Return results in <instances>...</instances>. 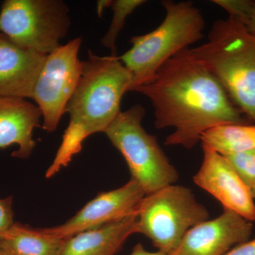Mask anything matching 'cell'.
I'll return each mask as SVG.
<instances>
[{
    "label": "cell",
    "mask_w": 255,
    "mask_h": 255,
    "mask_svg": "<svg viewBox=\"0 0 255 255\" xmlns=\"http://www.w3.org/2000/svg\"><path fill=\"white\" fill-rule=\"evenodd\" d=\"M130 255H168L165 254V253H162L160 251L155 252V253H152V252H148L145 251L143 246L141 243H138L136 246L134 247L131 254Z\"/></svg>",
    "instance_id": "22"
},
{
    "label": "cell",
    "mask_w": 255,
    "mask_h": 255,
    "mask_svg": "<svg viewBox=\"0 0 255 255\" xmlns=\"http://www.w3.org/2000/svg\"><path fill=\"white\" fill-rule=\"evenodd\" d=\"M112 0H102L97 1V13L99 16H101L106 8L110 7L112 5Z\"/></svg>",
    "instance_id": "23"
},
{
    "label": "cell",
    "mask_w": 255,
    "mask_h": 255,
    "mask_svg": "<svg viewBox=\"0 0 255 255\" xmlns=\"http://www.w3.org/2000/svg\"><path fill=\"white\" fill-rule=\"evenodd\" d=\"M70 21L60 0H6L0 9V31L15 44L47 55L60 46Z\"/></svg>",
    "instance_id": "7"
},
{
    "label": "cell",
    "mask_w": 255,
    "mask_h": 255,
    "mask_svg": "<svg viewBox=\"0 0 255 255\" xmlns=\"http://www.w3.org/2000/svg\"><path fill=\"white\" fill-rule=\"evenodd\" d=\"M202 164L193 180L222 204L249 221H255V200L251 189L242 180L224 156L202 146Z\"/></svg>",
    "instance_id": "10"
},
{
    "label": "cell",
    "mask_w": 255,
    "mask_h": 255,
    "mask_svg": "<svg viewBox=\"0 0 255 255\" xmlns=\"http://www.w3.org/2000/svg\"><path fill=\"white\" fill-rule=\"evenodd\" d=\"M215 4L226 10L229 17L246 26L255 11V1L251 0H214Z\"/></svg>",
    "instance_id": "19"
},
{
    "label": "cell",
    "mask_w": 255,
    "mask_h": 255,
    "mask_svg": "<svg viewBox=\"0 0 255 255\" xmlns=\"http://www.w3.org/2000/svg\"><path fill=\"white\" fill-rule=\"evenodd\" d=\"M83 61L81 78L66 107L70 119L61 145L46 177L55 175L66 167L82 150L87 137L105 132L122 111L121 102L130 91L131 73L116 55L98 56L88 51Z\"/></svg>",
    "instance_id": "2"
},
{
    "label": "cell",
    "mask_w": 255,
    "mask_h": 255,
    "mask_svg": "<svg viewBox=\"0 0 255 255\" xmlns=\"http://www.w3.org/2000/svg\"><path fill=\"white\" fill-rule=\"evenodd\" d=\"M253 230L251 221L224 210L219 217L191 228L170 255H224L249 241Z\"/></svg>",
    "instance_id": "11"
},
{
    "label": "cell",
    "mask_w": 255,
    "mask_h": 255,
    "mask_svg": "<svg viewBox=\"0 0 255 255\" xmlns=\"http://www.w3.org/2000/svg\"><path fill=\"white\" fill-rule=\"evenodd\" d=\"M41 117L39 108L26 99L0 97V148L17 145L11 156L28 158L36 145L33 131Z\"/></svg>",
    "instance_id": "13"
},
{
    "label": "cell",
    "mask_w": 255,
    "mask_h": 255,
    "mask_svg": "<svg viewBox=\"0 0 255 255\" xmlns=\"http://www.w3.org/2000/svg\"><path fill=\"white\" fill-rule=\"evenodd\" d=\"M0 255H9L6 251H4V249H3L2 247L1 246H0Z\"/></svg>",
    "instance_id": "26"
},
{
    "label": "cell",
    "mask_w": 255,
    "mask_h": 255,
    "mask_svg": "<svg viewBox=\"0 0 255 255\" xmlns=\"http://www.w3.org/2000/svg\"><path fill=\"white\" fill-rule=\"evenodd\" d=\"M223 156L251 189L255 182V149Z\"/></svg>",
    "instance_id": "18"
},
{
    "label": "cell",
    "mask_w": 255,
    "mask_h": 255,
    "mask_svg": "<svg viewBox=\"0 0 255 255\" xmlns=\"http://www.w3.org/2000/svg\"><path fill=\"white\" fill-rule=\"evenodd\" d=\"M162 22L153 31L130 39L132 46L119 57L132 76L130 91L142 85L166 61L204 36L206 23L201 10L191 1L164 0Z\"/></svg>",
    "instance_id": "4"
},
{
    "label": "cell",
    "mask_w": 255,
    "mask_h": 255,
    "mask_svg": "<svg viewBox=\"0 0 255 255\" xmlns=\"http://www.w3.org/2000/svg\"><path fill=\"white\" fill-rule=\"evenodd\" d=\"M251 191L252 196H253V199H254V200H255V182L251 187Z\"/></svg>",
    "instance_id": "25"
},
{
    "label": "cell",
    "mask_w": 255,
    "mask_h": 255,
    "mask_svg": "<svg viewBox=\"0 0 255 255\" xmlns=\"http://www.w3.org/2000/svg\"><path fill=\"white\" fill-rule=\"evenodd\" d=\"M137 217V233L148 238L158 251L170 255L191 228L209 220V213L190 189L172 184L145 195Z\"/></svg>",
    "instance_id": "6"
},
{
    "label": "cell",
    "mask_w": 255,
    "mask_h": 255,
    "mask_svg": "<svg viewBox=\"0 0 255 255\" xmlns=\"http://www.w3.org/2000/svg\"><path fill=\"white\" fill-rule=\"evenodd\" d=\"M150 101L158 129L172 128L167 146L195 147L219 126L248 124L223 87L187 48L166 61L155 75L132 90Z\"/></svg>",
    "instance_id": "1"
},
{
    "label": "cell",
    "mask_w": 255,
    "mask_h": 255,
    "mask_svg": "<svg viewBox=\"0 0 255 255\" xmlns=\"http://www.w3.org/2000/svg\"><path fill=\"white\" fill-rule=\"evenodd\" d=\"M187 52L219 81L238 110L255 122V35L231 18L219 19L207 41Z\"/></svg>",
    "instance_id": "3"
},
{
    "label": "cell",
    "mask_w": 255,
    "mask_h": 255,
    "mask_svg": "<svg viewBox=\"0 0 255 255\" xmlns=\"http://www.w3.org/2000/svg\"><path fill=\"white\" fill-rule=\"evenodd\" d=\"M145 195L138 182L130 178L122 187L99 194L63 225L43 230L60 239L73 237L78 233L137 214Z\"/></svg>",
    "instance_id": "9"
},
{
    "label": "cell",
    "mask_w": 255,
    "mask_h": 255,
    "mask_svg": "<svg viewBox=\"0 0 255 255\" xmlns=\"http://www.w3.org/2000/svg\"><path fill=\"white\" fill-rule=\"evenodd\" d=\"M145 113L140 105L121 112L105 133L123 155L130 178L138 182L147 195L175 184L179 174L155 135L142 127Z\"/></svg>",
    "instance_id": "5"
},
{
    "label": "cell",
    "mask_w": 255,
    "mask_h": 255,
    "mask_svg": "<svg viewBox=\"0 0 255 255\" xmlns=\"http://www.w3.org/2000/svg\"><path fill=\"white\" fill-rule=\"evenodd\" d=\"M144 0H116L112 1L110 8L113 11V18L110 28L102 38V44L112 50V54L116 55V43L119 33L125 25L126 20L134 10L141 6Z\"/></svg>",
    "instance_id": "17"
},
{
    "label": "cell",
    "mask_w": 255,
    "mask_h": 255,
    "mask_svg": "<svg viewBox=\"0 0 255 255\" xmlns=\"http://www.w3.org/2000/svg\"><path fill=\"white\" fill-rule=\"evenodd\" d=\"M246 27L251 33L255 35V11L251 20L247 23Z\"/></svg>",
    "instance_id": "24"
},
{
    "label": "cell",
    "mask_w": 255,
    "mask_h": 255,
    "mask_svg": "<svg viewBox=\"0 0 255 255\" xmlns=\"http://www.w3.org/2000/svg\"><path fill=\"white\" fill-rule=\"evenodd\" d=\"M137 233V214L65 239L60 255H114Z\"/></svg>",
    "instance_id": "14"
},
{
    "label": "cell",
    "mask_w": 255,
    "mask_h": 255,
    "mask_svg": "<svg viewBox=\"0 0 255 255\" xmlns=\"http://www.w3.org/2000/svg\"><path fill=\"white\" fill-rule=\"evenodd\" d=\"M63 241L43 229L14 223L0 238V246L9 255H60Z\"/></svg>",
    "instance_id": "15"
},
{
    "label": "cell",
    "mask_w": 255,
    "mask_h": 255,
    "mask_svg": "<svg viewBox=\"0 0 255 255\" xmlns=\"http://www.w3.org/2000/svg\"><path fill=\"white\" fill-rule=\"evenodd\" d=\"M12 197L0 199V238L14 225Z\"/></svg>",
    "instance_id": "20"
},
{
    "label": "cell",
    "mask_w": 255,
    "mask_h": 255,
    "mask_svg": "<svg viewBox=\"0 0 255 255\" xmlns=\"http://www.w3.org/2000/svg\"><path fill=\"white\" fill-rule=\"evenodd\" d=\"M202 146L221 155L255 149V124H230L219 126L205 132Z\"/></svg>",
    "instance_id": "16"
},
{
    "label": "cell",
    "mask_w": 255,
    "mask_h": 255,
    "mask_svg": "<svg viewBox=\"0 0 255 255\" xmlns=\"http://www.w3.org/2000/svg\"><path fill=\"white\" fill-rule=\"evenodd\" d=\"M224 255H255V238L235 246Z\"/></svg>",
    "instance_id": "21"
},
{
    "label": "cell",
    "mask_w": 255,
    "mask_h": 255,
    "mask_svg": "<svg viewBox=\"0 0 255 255\" xmlns=\"http://www.w3.org/2000/svg\"><path fill=\"white\" fill-rule=\"evenodd\" d=\"M81 38L60 45L46 55L33 89L32 100L43 117V128L53 132L81 78L83 62L78 58Z\"/></svg>",
    "instance_id": "8"
},
{
    "label": "cell",
    "mask_w": 255,
    "mask_h": 255,
    "mask_svg": "<svg viewBox=\"0 0 255 255\" xmlns=\"http://www.w3.org/2000/svg\"><path fill=\"white\" fill-rule=\"evenodd\" d=\"M46 58L17 46L0 33V97L32 99Z\"/></svg>",
    "instance_id": "12"
}]
</instances>
